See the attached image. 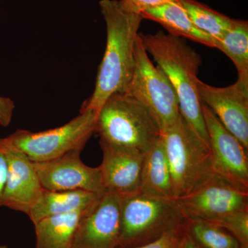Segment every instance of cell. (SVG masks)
<instances>
[{
    "label": "cell",
    "mask_w": 248,
    "mask_h": 248,
    "mask_svg": "<svg viewBox=\"0 0 248 248\" xmlns=\"http://www.w3.org/2000/svg\"><path fill=\"white\" fill-rule=\"evenodd\" d=\"M107 24V46L99 65L94 92L81 110L98 112L114 93H125L135 68V46L143 18L124 9L118 0H101Z\"/></svg>",
    "instance_id": "1"
},
{
    "label": "cell",
    "mask_w": 248,
    "mask_h": 248,
    "mask_svg": "<svg viewBox=\"0 0 248 248\" xmlns=\"http://www.w3.org/2000/svg\"><path fill=\"white\" fill-rule=\"evenodd\" d=\"M139 35L147 53L153 57L175 89L181 115L209 146L197 87L200 80L197 75L202 65L200 55L181 37L162 31Z\"/></svg>",
    "instance_id": "2"
},
{
    "label": "cell",
    "mask_w": 248,
    "mask_h": 248,
    "mask_svg": "<svg viewBox=\"0 0 248 248\" xmlns=\"http://www.w3.org/2000/svg\"><path fill=\"white\" fill-rule=\"evenodd\" d=\"M120 197L118 248L151 244L182 228L187 217L177 199L146 195L139 191Z\"/></svg>",
    "instance_id": "3"
},
{
    "label": "cell",
    "mask_w": 248,
    "mask_h": 248,
    "mask_svg": "<svg viewBox=\"0 0 248 248\" xmlns=\"http://www.w3.org/2000/svg\"><path fill=\"white\" fill-rule=\"evenodd\" d=\"M95 133L102 141L146 152L161 131L146 108L125 93H114L98 111Z\"/></svg>",
    "instance_id": "4"
},
{
    "label": "cell",
    "mask_w": 248,
    "mask_h": 248,
    "mask_svg": "<svg viewBox=\"0 0 248 248\" xmlns=\"http://www.w3.org/2000/svg\"><path fill=\"white\" fill-rule=\"evenodd\" d=\"M169 161L174 198L185 196L213 172L210 148L182 115L161 133Z\"/></svg>",
    "instance_id": "5"
},
{
    "label": "cell",
    "mask_w": 248,
    "mask_h": 248,
    "mask_svg": "<svg viewBox=\"0 0 248 248\" xmlns=\"http://www.w3.org/2000/svg\"><path fill=\"white\" fill-rule=\"evenodd\" d=\"M97 114L90 109L80 110L79 115L68 123L46 131L19 129L0 139V146L21 152L34 163L57 159L76 150L82 151L95 133Z\"/></svg>",
    "instance_id": "6"
},
{
    "label": "cell",
    "mask_w": 248,
    "mask_h": 248,
    "mask_svg": "<svg viewBox=\"0 0 248 248\" xmlns=\"http://www.w3.org/2000/svg\"><path fill=\"white\" fill-rule=\"evenodd\" d=\"M125 93L146 108L161 133L175 123L181 115L175 89L162 68L153 64L140 35L135 46V68Z\"/></svg>",
    "instance_id": "7"
},
{
    "label": "cell",
    "mask_w": 248,
    "mask_h": 248,
    "mask_svg": "<svg viewBox=\"0 0 248 248\" xmlns=\"http://www.w3.org/2000/svg\"><path fill=\"white\" fill-rule=\"evenodd\" d=\"M177 200L186 217L210 222L248 209V192L236 188L214 172Z\"/></svg>",
    "instance_id": "8"
},
{
    "label": "cell",
    "mask_w": 248,
    "mask_h": 248,
    "mask_svg": "<svg viewBox=\"0 0 248 248\" xmlns=\"http://www.w3.org/2000/svg\"><path fill=\"white\" fill-rule=\"evenodd\" d=\"M202 111L213 172L236 188L248 192V151L203 104Z\"/></svg>",
    "instance_id": "9"
},
{
    "label": "cell",
    "mask_w": 248,
    "mask_h": 248,
    "mask_svg": "<svg viewBox=\"0 0 248 248\" xmlns=\"http://www.w3.org/2000/svg\"><path fill=\"white\" fill-rule=\"evenodd\" d=\"M81 151H72L57 159L34 163L41 185L49 191L85 190L103 195L107 192L99 167L81 161Z\"/></svg>",
    "instance_id": "10"
},
{
    "label": "cell",
    "mask_w": 248,
    "mask_h": 248,
    "mask_svg": "<svg viewBox=\"0 0 248 248\" xmlns=\"http://www.w3.org/2000/svg\"><path fill=\"white\" fill-rule=\"evenodd\" d=\"M197 87L202 104L248 151V83L238 79L228 87L217 88L199 80Z\"/></svg>",
    "instance_id": "11"
},
{
    "label": "cell",
    "mask_w": 248,
    "mask_h": 248,
    "mask_svg": "<svg viewBox=\"0 0 248 248\" xmlns=\"http://www.w3.org/2000/svg\"><path fill=\"white\" fill-rule=\"evenodd\" d=\"M120 231V197L107 192L80 220L71 248H117Z\"/></svg>",
    "instance_id": "12"
},
{
    "label": "cell",
    "mask_w": 248,
    "mask_h": 248,
    "mask_svg": "<svg viewBox=\"0 0 248 248\" xmlns=\"http://www.w3.org/2000/svg\"><path fill=\"white\" fill-rule=\"evenodd\" d=\"M99 144L103 159L99 167L107 192L119 196L139 192L145 152L102 140Z\"/></svg>",
    "instance_id": "13"
},
{
    "label": "cell",
    "mask_w": 248,
    "mask_h": 248,
    "mask_svg": "<svg viewBox=\"0 0 248 248\" xmlns=\"http://www.w3.org/2000/svg\"><path fill=\"white\" fill-rule=\"evenodd\" d=\"M0 149L8 163L2 206L28 215L45 190L34 163L21 152L1 146Z\"/></svg>",
    "instance_id": "14"
},
{
    "label": "cell",
    "mask_w": 248,
    "mask_h": 248,
    "mask_svg": "<svg viewBox=\"0 0 248 248\" xmlns=\"http://www.w3.org/2000/svg\"><path fill=\"white\" fill-rule=\"evenodd\" d=\"M102 196L85 190H44L27 215L34 225L49 217L89 211L95 206Z\"/></svg>",
    "instance_id": "15"
},
{
    "label": "cell",
    "mask_w": 248,
    "mask_h": 248,
    "mask_svg": "<svg viewBox=\"0 0 248 248\" xmlns=\"http://www.w3.org/2000/svg\"><path fill=\"white\" fill-rule=\"evenodd\" d=\"M140 191L146 195L174 198L170 170L161 135L145 152Z\"/></svg>",
    "instance_id": "16"
},
{
    "label": "cell",
    "mask_w": 248,
    "mask_h": 248,
    "mask_svg": "<svg viewBox=\"0 0 248 248\" xmlns=\"http://www.w3.org/2000/svg\"><path fill=\"white\" fill-rule=\"evenodd\" d=\"M141 15L143 19L159 23L170 35L181 38L184 37L215 48L213 37L199 30L194 25L185 10L177 0L146 10Z\"/></svg>",
    "instance_id": "17"
},
{
    "label": "cell",
    "mask_w": 248,
    "mask_h": 248,
    "mask_svg": "<svg viewBox=\"0 0 248 248\" xmlns=\"http://www.w3.org/2000/svg\"><path fill=\"white\" fill-rule=\"evenodd\" d=\"M91 210L49 217L35 223V248H71L80 220Z\"/></svg>",
    "instance_id": "18"
},
{
    "label": "cell",
    "mask_w": 248,
    "mask_h": 248,
    "mask_svg": "<svg viewBox=\"0 0 248 248\" xmlns=\"http://www.w3.org/2000/svg\"><path fill=\"white\" fill-rule=\"evenodd\" d=\"M215 48L226 54L236 66L240 81L248 83V23L236 20L229 31L215 41Z\"/></svg>",
    "instance_id": "19"
},
{
    "label": "cell",
    "mask_w": 248,
    "mask_h": 248,
    "mask_svg": "<svg viewBox=\"0 0 248 248\" xmlns=\"http://www.w3.org/2000/svg\"><path fill=\"white\" fill-rule=\"evenodd\" d=\"M199 30L216 41L221 38L232 26L234 19L210 9L195 0H177Z\"/></svg>",
    "instance_id": "20"
},
{
    "label": "cell",
    "mask_w": 248,
    "mask_h": 248,
    "mask_svg": "<svg viewBox=\"0 0 248 248\" xmlns=\"http://www.w3.org/2000/svg\"><path fill=\"white\" fill-rule=\"evenodd\" d=\"M184 229L199 248H240L228 231L213 222L187 217Z\"/></svg>",
    "instance_id": "21"
},
{
    "label": "cell",
    "mask_w": 248,
    "mask_h": 248,
    "mask_svg": "<svg viewBox=\"0 0 248 248\" xmlns=\"http://www.w3.org/2000/svg\"><path fill=\"white\" fill-rule=\"evenodd\" d=\"M213 223L228 231L240 248H248V209L233 212Z\"/></svg>",
    "instance_id": "22"
},
{
    "label": "cell",
    "mask_w": 248,
    "mask_h": 248,
    "mask_svg": "<svg viewBox=\"0 0 248 248\" xmlns=\"http://www.w3.org/2000/svg\"><path fill=\"white\" fill-rule=\"evenodd\" d=\"M184 226L179 229L165 234L151 244L134 248H182Z\"/></svg>",
    "instance_id": "23"
},
{
    "label": "cell",
    "mask_w": 248,
    "mask_h": 248,
    "mask_svg": "<svg viewBox=\"0 0 248 248\" xmlns=\"http://www.w3.org/2000/svg\"><path fill=\"white\" fill-rule=\"evenodd\" d=\"M174 0H120L121 5L130 12L141 15L143 11Z\"/></svg>",
    "instance_id": "24"
},
{
    "label": "cell",
    "mask_w": 248,
    "mask_h": 248,
    "mask_svg": "<svg viewBox=\"0 0 248 248\" xmlns=\"http://www.w3.org/2000/svg\"><path fill=\"white\" fill-rule=\"evenodd\" d=\"M15 108L16 106L13 100L0 96V125L9 126L12 121Z\"/></svg>",
    "instance_id": "25"
},
{
    "label": "cell",
    "mask_w": 248,
    "mask_h": 248,
    "mask_svg": "<svg viewBox=\"0 0 248 248\" xmlns=\"http://www.w3.org/2000/svg\"><path fill=\"white\" fill-rule=\"evenodd\" d=\"M8 163L4 152L0 149V207L2 206L5 185L7 178Z\"/></svg>",
    "instance_id": "26"
},
{
    "label": "cell",
    "mask_w": 248,
    "mask_h": 248,
    "mask_svg": "<svg viewBox=\"0 0 248 248\" xmlns=\"http://www.w3.org/2000/svg\"><path fill=\"white\" fill-rule=\"evenodd\" d=\"M182 248H199L198 246L191 239L190 236L186 233L184 229V236H183Z\"/></svg>",
    "instance_id": "27"
},
{
    "label": "cell",
    "mask_w": 248,
    "mask_h": 248,
    "mask_svg": "<svg viewBox=\"0 0 248 248\" xmlns=\"http://www.w3.org/2000/svg\"><path fill=\"white\" fill-rule=\"evenodd\" d=\"M0 248H9L7 246H4V245L0 244Z\"/></svg>",
    "instance_id": "28"
}]
</instances>
